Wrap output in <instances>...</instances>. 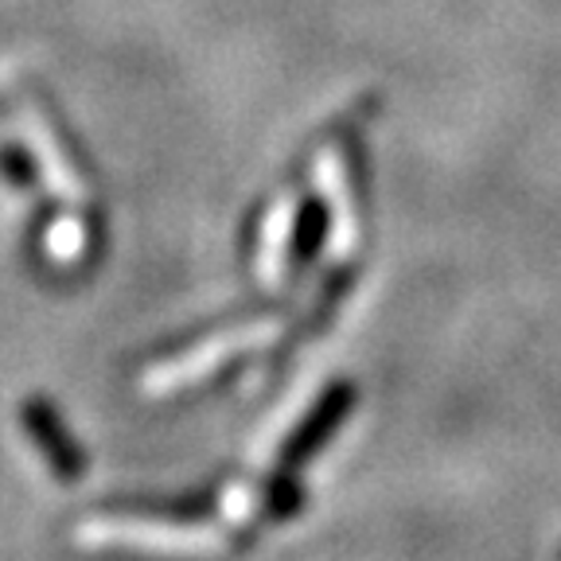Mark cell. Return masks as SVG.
<instances>
[{
	"instance_id": "cell-1",
	"label": "cell",
	"mask_w": 561,
	"mask_h": 561,
	"mask_svg": "<svg viewBox=\"0 0 561 561\" xmlns=\"http://www.w3.org/2000/svg\"><path fill=\"white\" fill-rule=\"evenodd\" d=\"M324 234H328V207L320 195H308L297 215V227H293V265L297 270L316 262L320 245H324Z\"/></svg>"
},
{
	"instance_id": "cell-2",
	"label": "cell",
	"mask_w": 561,
	"mask_h": 561,
	"mask_svg": "<svg viewBox=\"0 0 561 561\" xmlns=\"http://www.w3.org/2000/svg\"><path fill=\"white\" fill-rule=\"evenodd\" d=\"M347 402H351V390H347V386H343V390H335V394L324 402V410L316 413V417L308 421L305 430L297 433V440H293L289 453H285V465H297V460H305L308 453H316V448L324 445V437L332 433V425L340 421V413H347Z\"/></svg>"
}]
</instances>
